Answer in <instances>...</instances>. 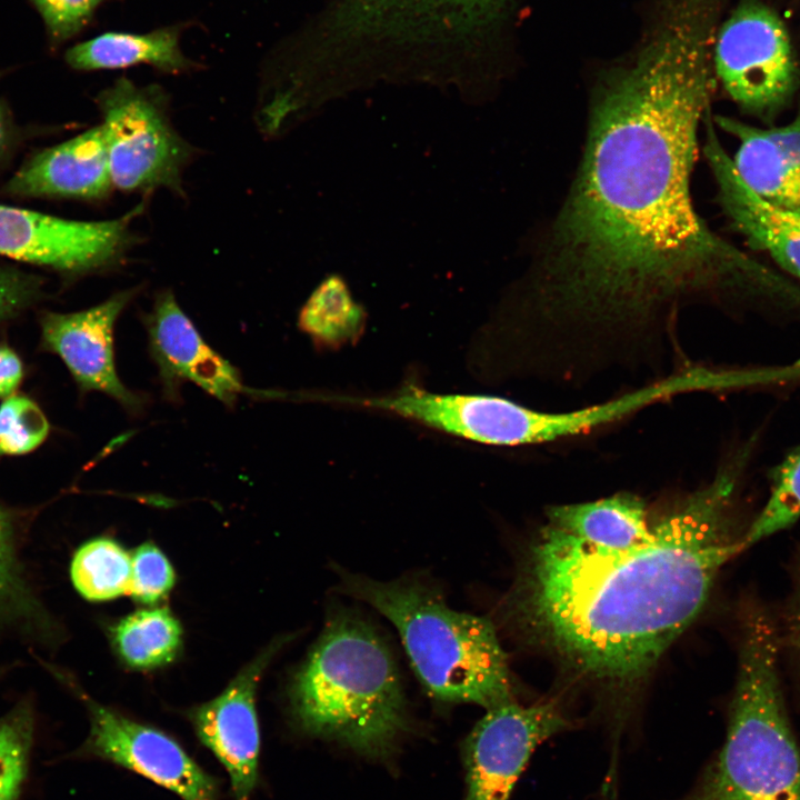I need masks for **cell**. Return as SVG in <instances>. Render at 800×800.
Here are the masks:
<instances>
[{
    "mask_svg": "<svg viewBox=\"0 0 800 800\" xmlns=\"http://www.w3.org/2000/svg\"><path fill=\"white\" fill-rule=\"evenodd\" d=\"M714 21L692 0L661 3L638 51L599 82L524 311L506 317L520 344L567 366L597 363L618 343L661 340L694 299L763 316L783 299L787 279L717 237L691 197Z\"/></svg>",
    "mask_w": 800,
    "mask_h": 800,
    "instance_id": "cell-1",
    "label": "cell"
},
{
    "mask_svg": "<svg viewBox=\"0 0 800 800\" xmlns=\"http://www.w3.org/2000/svg\"><path fill=\"white\" fill-rule=\"evenodd\" d=\"M759 442L753 433L739 443L633 547L600 548L544 523L506 614L580 676L611 688L640 680L700 613L720 569L748 548L740 506Z\"/></svg>",
    "mask_w": 800,
    "mask_h": 800,
    "instance_id": "cell-2",
    "label": "cell"
},
{
    "mask_svg": "<svg viewBox=\"0 0 800 800\" xmlns=\"http://www.w3.org/2000/svg\"><path fill=\"white\" fill-rule=\"evenodd\" d=\"M296 724L309 736L373 758L409 730L406 693L389 643L364 617L334 607L289 688Z\"/></svg>",
    "mask_w": 800,
    "mask_h": 800,
    "instance_id": "cell-3",
    "label": "cell"
},
{
    "mask_svg": "<svg viewBox=\"0 0 800 800\" xmlns=\"http://www.w3.org/2000/svg\"><path fill=\"white\" fill-rule=\"evenodd\" d=\"M339 591L393 624L412 670L436 702L488 710L514 699L508 658L490 619L450 608L436 587L418 578L378 581L343 573Z\"/></svg>",
    "mask_w": 800,
    "mask_h": 800,
    "instance_id": "cell-4",
    "label": "cell"
},
{
    "mask_svg": "<svg viewBox=\"0 0 800 800\" xmlns=\"http://www.w3.org/2000/svg\"><path fill=\"white\" fill-rule=\"evenodd\" d=\"M778 649L770 614L750 606L724 742L677 800H800V751L781 691Z\"/></svg>",
    "mask_w": 800,
    "mask_h": 800,
    "instance_id": "cell-5",
    "label": "cell"
},
{
    "mask_svg": "<svg viewBox=\"0 0 800 800\" xmlns=\"http://www.w3.org/2000/svg\"><path fill=\"white\" fill-rule=\"evenodd\" d=\"M113 187L164 188L183 194L182 173L193 148L176 131L161 88L118 79L98 97Z\"/></svg>",
    "mask_w": 800,
    "mask_h": 800,
    "instance_id": "cell-6",
    "label": "cell"
},
{
    "mask_svg": "<svg viewBox=\"0 0 800 800\" xmlns=\"http://www.w3.org/2000/svg\"><path fill=\"white\" fill-rule=\"evenodd\" d=\"M713 44L717 74L744 111L770 119L787 104L799 71L786 26L774 11L757 1L742 2Z\"/></svg>",
    "mask_w": 800,
    "mask_h": 800,
    "instance_id": "cell-7",
    "label": "cell"
},
{
    "mask_svg": "<svg viewBox=\"0 0 800 800\" xmlns=\"http://www.w3.org/2000/svg\"><path fill=\"white\" fill-rule=\"evenodd\" d=\"M143 207L111 220L77 221L0 204V254L71 273L114 267L134 241L131 222Z\"/></svg>",
    "mask_w": 800,
    "mask_h": 800,
    "instance_id": "cell-8",
    "label": "cell"
},
{
    "mask_svg": "<svg viewBox=\"0 0 800 800\" xmlns=\"http://www.w3.org/2000/svg\"><path fill=\"white\" fill-rule=\"evenodd\" d=\"M569 727L551 700L523 706L512 699L488 709L464 742V800H509L536 748Z\"/></svg>",
    "mask_w": 800,
    "mask_h": 800,
    "instance_id": "cell-9",
    "label": "cell"
},
{
    "mask_svg": "<svg viewBox=\"0 0 800 800\" xmlns=\"http://www.w3.org/2000/svg\"><path fill=\"white\" fill-rule=\"evenodd\" d=\"M90 733L88 754L138 773L182 800H219L217 780L171 737L86 698Z\"/></svg>",
    "mask_w": 800,
    "mask_h": 800,
    "instance_id": "cell-10",
    "label": "cell"
},
{
    "mask_svg": "<svg viewBox=\"0 0 800 800\" xmlns=\"http://www.w3.org/2000/svg\"><path fill=\"white\" fill-rule=\"evenodd\" d=\"M137 292V288L122 290L87 310L47 313L41 321L46 349L62 359L79 388L103 392L132 414L140 413L147 400L123 386L118 377L113 328Z\"/></svg>",
    "mask_w": 800,
    "mask_h": 800,
    "instance_id": "cell-11",
    "label": "cell"
},
{
    "mask_svg": "<svg viewBox=\"0 0 800 800\" xmlns=\"http://www.w3.org/2000/svg\"><path fill=\"white\" fill-rule=\"evenodd\" d=\"M146 326L168 398L177 399L183 381L193 382L228 407H233L240 394H271L243 384L239 371L206 343L171 291L157 296Z\"/></svg>",
    "mask_w": 800,
    "mask_h": 800,
    "instance_id": "cell-12",
    "label": "cell"
},
{
    "mask_svg": "<svg viewBox=\"0 0 800 800\" xmlns=\"http://www.w3.org/2000/svg\"><path fill=\"white\" fill-rule=\"evenodd\" d=\"M274 648L252 661L213 700L190 712L194 731L227 771L233 800H250L258 781V681Z\"/></svg>",
    "mask_w": 800,
    "mask_h": 800,
    "instance_id": "cell-13",
    "label": "cell"
},
{
    "mask_svg": "<svg viewBox=\"0 0 800 800\" xmlns=\"http://www.w3.org/2000/svg\"><path fill=\"white\" fill-rule=\"evenodd\" d=\"M707 124L704 153L729 221L751 247L769 254L800 282V211L774 207L752 192L740 179L711 123Z\"/></svg>",
    "mask_w": 800,
    "mask_h": 800,
    "instance_id": "cell-14",
    "label": "cell"
},
{
    "mask_svg": "<svg viewBox=\"0 0 800 800\" xmlns=\"http://www.w3.org/2000/svg\"><path fill=\"white\" fill-rule=\"evenodd\" d=\"M739 141L732 163L744 184L768 203L800 211V112L778 127H754L717 117Z\"/></svg>",
    "mask_w": 800,
    "mask_h": 800,
    "instance_id": "cell-15",
    "label": "cell"
},
{
    "mask_svg": "<svg viewBox=\"0 0 800 800\" xmlns=\"http://www.w3.org/2000/svg\"><path fill=\"white\" fill-rule=\"evenodd\" d=\"M113 187L102 124L43 150L9 181L20 196L107 197Z\"/></svg>",
    "mask_w": 800,
    "mask_h": 800,
    "instance_id": "cell-16",
    "label": "cell"
},
{
    "mask_svg": "<svg viewBox=\"0 0 800 800\" xmlns=\"http://www.w3.org/2000/svg\"><path fill=\"white\" fill-rule=\"evenodd\" d=\"M546 523L600 548L627 549L646 540L651 518L638 496L620 492L594 501L551 506Z\"/></svg>",
    "mask_w": 800,
    "mask_h": 800,
    "instance_id": "cell-17",
    "label": "cell"
},
{
    "mask_svg": "<svg viewBox=\"0 0 800 800\" xmlns=\"http://www.w3.org/2000/svg\"><path fill=\"white\" fill-rule=\"evenodd\" d=\"M66 60L73 69L84 71L147 63L166 72H179L191 66L180 50L176 27L141 34L107 32L68 49Z\"/></svg>",
    "mask_w": 800,
    "mask_h": 800,
    "instance_id": "cell-18",
    "label": "cell"
},
{
    "mask_svg": "<svg viewBox=\"0 0 800 800\" xmlns=\"http://www.w3.org/2000/svg\"><path fill=\"white\" fill-rule=\"evenodd\" d=\"M367 313L338 274L324 278L302 306L299 328L321 350L353 346L362 337Z\"/></svg>",
    "mask_w": 800,
    "mask_h": 800,
    "instance_id": "cell-19",
    "label": "cell"
},
{
    "mask_svg": "<svg viewBox=\"0 0 800 800\" xmlns=\"http://www.w3.org/2000/svg\"><path fill=\"white\" fill-rule=\"evenodd\" d=\"M113 641L129 666L153 668L173 659L180 646L181 628L166 608L140 610L117 624Z\"/></svg>",
    "mask_w": 800,
    "mask_h": 800,
    "instance_id": "cell-20",
    "label": "cell"
},
{
    "mask_svg": "<svg viewBox=\"0 0 800 800\" xmlns=\"http://www.w3.org/2000/svg\"><path fill=\"white\" fill-rule=\"evenodd\" d=\"M70 574L83 598L90 601L113 599L129 593L131 557L110 539H94L74 553Z\"/></svg>",
    "mask_w": 800,
    "mask_h": 800,
    "instance_id": "cell-21",
    "label": "cell"
},
{
    "mask_svg": "<svg viewBox=\"0 0 800 800\" xmlns=\"http://www.w3.org/2000/svg\"><path fill=\"white\" fill-rule=\"evenodd\" d=\"M770 491L764 506L749 523L747 547L792 526L800 519V444L768 473Z\"/></svg>",
    "mask_w": 800,
    "mask_h": 800,
    "instance_id": "cell-22",
    "label": "cell"
},
{
    "mask_svg": "<svg viewBox=\"0 0 800 800\" xmlns=\"http://www.w3.org/2000/svg\"><path fill=\"white\" fill-rule=\"evenodd\" d=\"M33 717L17 707L0 718V800H17L24 782L33 743Z\"/></svg>",
    "mask_w": 800,
    "mask_h": 800,
    "instance_id": "cell-23",
    "label": "cell"
},
{
    "mask_svg": "<svg viewBox=\"0 0 800 800\" xmlns=\"http://www.w3.org/2000/svg\"><path fill=\"white\" fill-rule=\"evenodd\" d=\"M49 433L42 410L27 397L10 396L0 406V453L23 454L38 448Z\"/></svg>",
    "mask_w": 800,
    "mask_h": 800,
    "instance_id": "cell-24",
    "label": "cell"
},
{
    "mask_svg": "<svg viewBox=\"0 0 800 800\" xmlns=\"http://www.w3.org/2000/svg\"><path fill=\"white\" fill-rule=\"evenodd\" d=\"M174 583L173 569L166 556L152 543L136 549L131 557L129 593L143 603H156Z\"/></svg>",
    "mask_w": 800,
    "mask_h": 800,
    "instance_id": "cell-25",
    "label": "cell"
},
{
    "mask_svg": "<svg viewBox=\"0 0 800 800\" xmlns=\"http://www.w3.org/2000/svg\"><path fill=\"white\" fill-rule=\"evenodd\" d=\"M104 0H32L51 40L59 44L79 33Z\"/></svg>",
    "mask_w": 800,
    "mask_h": 800,
    "instance_id": "cell-26",
    "label": "cell"
},
{
    "mask_svg": "<svg viewBox=\"0 0 800 800\" xmlns=\"http://www.w3.org/2000/svg\"><path fill=\"white\" fill-rule=\"evenodd\" d=\"M26 597L18 574L10 517L0 507V610H19L28 604Z\"/></svg>",
    "mask_w": 800,
    "mask_h": 800,
    "instance_id": "cell-27",
    "label": "cell"
},
{
    "mask_svg": "<svg viewBox=\"0 0 800 800\" xmlns=\"http://www.w3.org/2000/svg\"><path fill=\"white\" fill-rule=\"evenodd\" d=\"M33 277L13 269L0 268V321L11 317L30 302L37 293Z\"/></svg>",
    "mask_w": 800,
    "mask_h": 800,
    "instance_id": "cell-28",
    "label": "cell"
},
{
    "mask_svg": "<svg viewBox=\"0 0 800 800\" xmlns=\"http://www.w3.org/2000/svg\"><path fill=\"white\" fill-rule=\"evenodd\" d=\"M22 363L9 348L0 346V398L10 397L22 379Z\"/></svg>",
    "mask_w": 800,
    "mask_h": 800,
    "instance_id": "cell-29",
    "label": "cell"
},
{
    "mask_svg": "<svg viewBox=\"0 0 800 800\" xmlns=\"http://www.w3.org/2000/svg\"><path fill=\"white\" fill-rule=\"evenodd\" d=\"M788 636L800 658V561L796 571L794 590L788 620Z\"/></svg>",
    "mask_w": 800,
    "mask_h": 800,
    "instance_id": "cell-30",
    "label": "cell"
},
{
    "mask_svg": "<svg viewBox=\"0 0 800 800\" xmlns=\"http://www.w3.org/2000/svg\"><path fill=\"white\" fill-rule=\"evenodd\" d=\"M7 137V119L3 107L0 104V149L2 148Z\"/></svg>",
    "mask_w": 800,
    "mask_h": 800,
    "instance_id": "cell-31",
    "label": "cell"
}]
</instances>
